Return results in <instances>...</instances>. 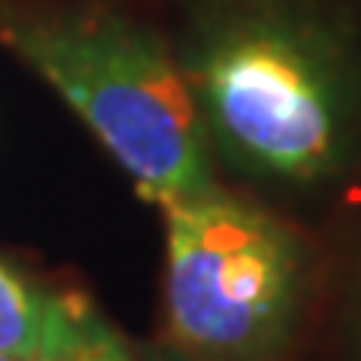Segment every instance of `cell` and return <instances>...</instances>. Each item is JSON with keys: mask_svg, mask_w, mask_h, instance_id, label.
<instances>
[{"mask_svg": "<svg viewBox=\"0 0 361 361\" xmlns=\"http://www.w3.org/2000/svg\"><path fill=\"white\" fill-rule=\"evenodd\" d=\"M90 308L84 298L54 291L0 258V355L54 361L74 341Z\"/></svg>", "mask_w": 361, "mask_h": 361, "instance_id": "4", "label": "cell"}, {"mask_svg": "<svg viewBox=\"0 0 361 361\" xmlns=\"http://www.w3.org/2000/svg\"><path fill=\"white\" fill-rule=\"evenodd\" d=\"M0 37L157 207L218 188L188 78L154 30L111 11L7 17Z\"/></svg>", "mask_w": 361, "mask_h": 361, "instance_id": "2", "label": "cell"}, {"mask_svg": "<svg viewBox=\"0 0 361 361\" xmlns=\"http://www.w3.org/2000/svg\"><path fill=\"white\" fill-rule=\"evenodd\" d=\"M0 361H17V358H7V355H0Z\"/></svg>", "mask_w": 361, "mask_h": 361, "instance_id": "7", "label": "cell"}, {"mask_svg": "<svg viewBox=\"0 0 361 361\" xmlns=\"http://www.w3.org/2000/svg\"><path fill=\"white\" fill-rule=\"evenodd\" d=\"M137 355H141V361H188V358H180V355H174L171 348H164V345H151V348H141Z\"/></svg>", "mask_w": 361, "mask_h": 361, "instance_id": "6", "label": "cell"}, {"mask_svg": "<svg viewBox=\"0 0 361 361\" xmlns=\"http://www.w3.org/2000/svg\"><path fill=\"white\" fill-rule=\"evenodd\" d=\"M54 361H141V355L101 311L90 308L74 341Z\"/></svg>", "mask_w": 361, "mask_h": 361, "instance_id": "5", "label": "cell"}, {"mask_svg": "<svg viewBox=\"0 0 361 361\" xmlns=\"http://www.w3.org/2000/svg\"><path fill=\"white\" fill-rule=\"evenodd\" d=\"M180 71L204 137L241 171L311 184L348 164L358 87L348 47L314 13L281 0L238 7Z\"/></svg>", "mask_w": 361, "mask_h": 361, "instance_id": "1", "label": "cell"}, {"mask_svg": "<svg viewBox=\"0 0 361 361\" xmlns=\"http://www.w3.org/2000/svg\"><path fill=\"white\" fill-rule=\"evenodd\" d=\"M164 348L188 361H284L305 305V245L221 188L161 204Z\"/></svg>", "mask_w": 361, "mask_h": 361, "instance_id": "3", "label": "cell"}]
</instances>
